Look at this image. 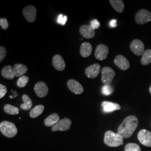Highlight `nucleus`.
Masks as SVG:
<instances>
[{
	"mask_svg": "<svg viewBox=\"0 0 151 151\" xmlns=\"http://www.w3.org/2000/svg\"><path fill=\"white\" fill-rule=\"evenodd\" d=\"M0 131L6 137L13 138L17 133L16 125L9 121H4L0 124Z\"/></svg>",
	"mask_w": 151,
	"mask_h": 151,
	"instance_id": "7ed1b4c3",
	"label": "nucleus"
},
{
	"mask_svg": "<svg viewBox=\"0 0 151 151\" xmlns=\"http://www.w3.org/2000/svg\"><path fill=\"white\" fill-rule=\"evenodd\" d=\"M60 122V116L57 113H53L44 120V124L47 127H53Z\"/></svg>",
	"mask_w": 151,
	"mask_h": 151,
	"instance_id": "6ab92c4d",
	"label": "nucleus"
},
{
	"mask_svg": "<svg viewBox=\"0 0 151 151\" xmlns=\"http://www.w3.org/2000/svg\"><path fill=\"white\" fill-rule=\"evenodd\" d=\"M101 81L105 85H110L115 76V71L109 67H104L101 70Z\"/></svg>",
	"mask_w": 151,
	"mask_h": 151,
	"instance_id": "39448f33",
	"label": "nucleus"
},
{
	"mask_svg": "<svg viewBox=\"0 0 151 151\" xmlns=\"http://www.w3.org/2000/svg\"><path fill=\"white\" fill-rule=\"evenodd\" d=\"M124 151H141V150L138 145L133 143H130L125 146Z\"/></svg>",
	"mask_w": 151,
	"mask_h": 151,
	"instance_id": "cd10ccee",
	"label": "nucleus"
},
{
	"mask_svg": "<svg viewBox=\"0 0 151 151\" xmlns=\"http://www.w3.org/2000/svg\"><path fill=\"white\" fill-rule=\"evenodd\" d=\"M113 8L119 13H122L124 10V2L122 0H110L109 1Z\"/></svg>",
	"mask_w": 151,
	"mask_h": 151,
	"instance_id": "5701e85b",
	"label": "nucleus"
},
{
	"mask_svg": "<svg viewBox=\"0 0 151 151\" xmlns=\"http://www.w3.org/2000/svg\"><path fill=\"white\" fill-rule=\"evenodd\" d=\"M141 64L143 65H147L151 63V50L147 49L142 55L141 59Z\"/></svg>",
	"mask_w": 151,
	"mask_h": 151,
	"instance_id": "393cba45",
	"label": "nucleus"
},
{
	"mask_svg": "<svg viewBox=\"0 0 151 151\" xmlns=\"http://www.w3.org/2000/svg\"><path fill=\"white\" fill-rule=\"evenodd\" d=\"M130 49L134 54L139 56L145 53V44L138 39L133 40L130 44Z\"/></svg>",
	"mask_w": 151,
	"mask_h": 151,
	"instance_id": "423d86ee",
	"label": "nucleus"
},
{
	"mask_svg": "<svg viewBox=\"0 0 151 151\" xmlns=\"http://www.w3.org/2000/svg\"><path fill=\"white\" fill-rule=\"evenodd\" d=\"M6 92H7L6 87L2 84H0V98L2 99L4 97Z\"/></svg>",
	"mask_w": 151,
	"mask_h": 151,
	"instance_id": "473e14b6",
	"label": "nucleus"
},
{
	"mask_svg": "<svg viewBox=\"0 0 151 151\" xmlns=\"http://www.w3.org/2000/svg\"><path fill=\"white\" fill-rule=\"evenodd\" d=\"M92 48L91 44L88 42H85L81 44L80 47V54L82 57L86 58L91 54Z\"/></svg>",
	"mask_w": 151,
	"mask_h": 151,
	"instance_id": "a211bd4d",
	"label": "nucleus"
},
{
	"mask_svg": "<svg viewBox=\"0 0 151 151\" xmlns=\"http://www.w3.org/2000/svg\"><path fill=\"white\" fill-rule=\"evenodd\" d=\"M6 53H7L6 49L4 47H2V46L0 47V62H1L4 60Z\"/></svg>",
	"mask_w": 151,
	"mask_h": 151,
	"instance_id": "2f4dec72",
	"label": "nucleus"
},
{
	"mask_svg": "<svg viewBox=\"0 0 151 151\" xmlns=\"http://www.w3.org/2000/svg\"><path fill=\"white\" fill-rule=\"evenodd\" d=\"M14 72L15 77H22L25 74L27 71V66L22 64H15L14 65Z\"/></svg>",
	"mask_w": 151,
	"mask_h": 151,
	"instance_id": "412c9836",
	"label": "nucleus"
},
{
	"mask_svg": "<svg viewBox=\"0 0 151 151\" xmlns=\"http://www.w3.org/2000/svg\"><path fill=\"white\" fill-rule=\"evenodd\" d=\"M109 48L105 44H100L95 50V56L96 58L100 60H103L107 58L109 54Z\"/></svg>",
	"mask_w": 151,
	"mask_h": 151,
	"instance_id": "9d476101",
	"label": "nucleus"
},
{
	"mask_svg": "<svg viewBox=\"0 0 151 151\" xmlns=\"http://www.w3.org/2000/svg\"><path fill=\"white\" fill-rule=\"evenodd\" d=\"M103 110L105 113H110L115 110H119L121 109L120 105L116 103L105 101L101 103Z\"/></svg>",
	"mask_w": 151,
	"mask_h": 151,
	"instance_id": "dca6fc26",
	"label": "nucleus"
},
{
	"mask_svg": "<svg viewBox=\"0 0 151 151\" xmlns=\"http://www.w3.org/2000/svg\"><path fill=\"white\" fill-rule=\"evenodd\" d=\"M114 63L119 69L122 70H127L130 67L129 60L122 55H118L115 58Z\"/></svg>",
	"mask_w": 151,
	"mask_h": 151,
	"instance_id": "9b49d317",
	"label": "nucleus"
},
{
	"mask_svg": "<svg viewBox=\"0 0 151 151\" xmlns=\"http://www.w3.org/2000/svg\"><path fill=\"white\" fill-rule=\"evenodd\" d=\"M48 87L47 84L43 81L37 83L34 86V91L38 97H44L47 95L48 92Z\"/></svg>",
	"mask_w": 151,
	"mask_h": 151,
	"instance_id": "f8f14e48",
	"label": "nucleus"
},
{
	"mask_svg": "<svg viewBox=\"0 0 151 151\" xmlns=\"http://www.w3.org/2000/svg\"><path fill=\"white\" fill-rule=\"evenodd\" d=\"M80 32L83 37L87 39H91L95 35V31L89 25H84L80 28Z\"/></svg>",
	"mask_w": 151,
	"mask_h": 151,
	"instance_id": "2eb2a0df",
	"label": "nucleus"
},
{
	"mask_svg": "<svg viewBox=\"0 0 151 151\" xmlns=\"http://www.w3.org/2000/svg\"><path fill=\"white\" fill-rule=\"evenodd\" d=\"M150 92L151 93V86H150Z\"/></svg>",
	"mask_w": 151,
	"mask_h": 151,
	"instance_id": "c9c22d12",
	"label": "nucleus"
},
{
	"mask_svg": "<svg viewBox=\"0 0 151 151\" xmlns=\"http://www.w3.org/2000/svg\"><path fill=\"white\" fill-rule=\"evenodd\" d=\"M22 99L24 103L20 105V108L24 110H30L32 106V101L30 97L24 94L22 96Z\"/></svg>",
	"mask_w": 151,
	"mask_h": 151,
	"instance_id": "4be33fe9",
	"label": "nucleus"
},
{
	"mask_svg": "<svg viewBox=\"0 0 151 151\" xmlns=\"http://www.w3.org/2000/svg\"><path fill=\"white\" fill-rule=\"evenodd\" d=\"M123 138L118 133L108 130L104 134V143L111 147H117L123 145Z\"/></svg>",
	"mask_w": 151,
	"mask_h": 151,
	"instance_id": "f03ea898",
	"label": "nucleus"
},
{
	"mask_svg": "<svg viewBox=\"0 0 151 151\" xmlns=\"http://www.w3.org/2000/svg\"><path fill=\"white\" fill-rule=\"evenodd\" d=\"M53 65L55 69L59 71L64 70L65 67V60L63 59L62 57L59 54H57L53 57Z\"/></svg>",
	"mask_w": 151,
	"mask_h": 151,
	"instance_id": "f3484780",
	"label": "nucleus"
},
{
	"mask_svg": "<svg viewBox=\"0 0 151 151\" xmlns=\"http://www.w3.org/2000/svg\"><path fill=\"white\" fill-rule=\"evenodd\" d=\"M138 119L134 115H129L124 119L122 123L119 125L118 133L123 138L130 137L138 125Z\"/></svg>",
	"mask_w": 151,
	"mask_h": 151,
	"instance_id": "f257e3e1",
	"label": "nucleus"
},
{
	"mask_svg": "<svg viewBox=\"0 0 151 151\" xmlns=\"http://www.w3.org/2000/svg\"><path fill=\"white\" fill-rule=\"evenodd\" d=\"M4 111L6 113L10 115H17L19 113L20 110L16 106H14L10 104H7L4 106Z\"/></svg>",
	"mask_w": 151,
	"mask_h": 151,
	"instance_id": "a878e982",
	"label": "nucleus"
},
{
	"mask_svg": "<svg viewBox=\"0 0 151 151\" xmlns=\"http://www.w3.org/2000/svg\"><path fill=\"white\" fill-rule=\"evenodd\" d=\"M100 70V65L98 63H95L88 66L87 68L85 70V74L89 78H95L99 75Z\"/></svg>",
	"mask_w": 151,
	"mask_h": 151,
	"instance_id": "ddd939ff",
	"label": "nucleus"
},
{
	"mask_svg": "<svg viewBox=\"0 0 151 151\" xmlns=\"http://www.w3.org/2000/svg\"><path fill=\"white\" fill-rule=\"evenodd\" d=\"M110 26L111 27H116V26H117L116 20H112L111 22H110Z\"/></svg>",
	"mask_w": 151,
	"mask_h": 151,
	"instance_id": "f704fd0d",
	"label": "nucleus"
},
{
	"mask_svg": "<svg viewBox=\"0 0 151 151\" xmlns=\"http://www.w3.org/2000/svg\"><path fill=\"white\" fill-rule=\"evenodd\" d=\"M138 139L143 146L151 147V132L146 129L140 130L138 134Z\"/></svg>",
	"mask_w": 151,
	"mask_h": 151,
	"instance_id": "0eeeda50",
	"label": "nucleus"
},
{
	"mask_svg": "<svg viewBox=\"0 0 151 151\" xmlns=\"http://www.w3.org/2000/svg\"><path fill=\"white\" fill-rule=\"evenodd\" d=\"M67 20V16L60 14L57 18V22L62 25H65Z\"/></svg>",
	"mask_w": 151,
	"mask_h": 151,
	"instance_id": "c756f323",
	"label": "nucleus"
},
{
	"mask_svg": "<svg viewBox=\"0 0 151 151\" xmlns=\"http://www.w3.org/2000/svg\"><path fill=\"white\" fill-rule=\"evenodd\" d=\"M113 89L110 85H105L101 89V92L104 95L109 96L112 93Z\"/></svg>",
	"mask_w": 151,
	"mask_h": 151,
	"instance_id": "c85d7f7f",
	"label": "nucleus"
},
{
	"mask_svg": "<svg viewBox=\"0 0 151 151\" xmlns=\"http://www.w3.org/2000/svg\"><path fill=\"white\" fill-rule=\"evenodd\" d=\"M0 26L4 30H6L9 27V22L5 18H1L0 19Z\"/></svg>",
	"mask_w": 151,
	"mask_h": 151,
	"instance_id": "7c9ffc66",
	"label": "nucleus"
},
{
	"mask_svg": "<svg viewBox=\"0 0 151 151\" xmlns=\"http://www.w3.org/2000/svg\"><path fill=\"white\" fill-rule=\"evenodd\" d=\"M72 122L70 119L67 118L62 119L60 122L55 124L52 128L53 132L56 131H66L70 129Z\"/></svg>",
	"mask_w": 151,
	"mask_h": 151,
	"instance_id": "1a4fd4ad",
	"label": "nucleus"
},
{
	"mask_svg": "<svg viewBox=\"0 0 151 151\" xmlns=\"http://www.w3.org/2000/svg\"><path fill=\"white\" fill-rule=\"evenodd\" d=\"M44 110V106L42 105H39L31 110L30 112V116L32 118H35L43 113Z\"/></svg>",
	"mask_w": 151,
	"mask_h": 151,
	"instance_id": "b1692460",
	"label": "nucleus"
},
{
	"mask_svg": "<svg viewBox=\"0 0 151 151\" xmlns=\"http://www.w3.org/2000/svg\"><path fill=\"white\" fill-rule=\"evenodd\" d=\"M67 86L71 91L77 95H80L83 93V87L81 84L75 80L71 79L67 82Z\"/></svg>",
	"mask_w": 151,
	"mask_h": 151,
	"instance_id": "4468645a",
	"label": "nucleus"
},
{
	"mask_svg": "<svg viewBox=\"0 0 151 151\" xmlns=\"http://www.w3.org/2000/svg\"><path fill=\"white\" fill-rule=\"evenodd\" d=\"M29 78L27 76H23L20 77L17 81V86L20 88L24 87L27 86L29 82Z\"/></svg>",
	"mask_w": 151,
	"mask_h": 151,
	"instance_id": "bb28decb",
	"label": "nucleus"
},
{
	"mask_svg": "<svg viewBox=\"0 0 151 151\" xmlns=\"http://www.w3.org/2000/svg\"><path fill=\"white\" fill-rule=\"evenodd\" d=\"M1 75L4 78L9 80H12L15 77L14 72V68L11 65L4 67L1 70Z\"/></svg>",
	"mask_w": 151,
	"mask_h": 151,
	"instance_id": "aec40b11",
	"label": "nucleus"
},
{
	"mask_svg": "<svg viewBox=\"0 0 151 151\" xmlns=\"http://www.w3.org/2000/svg\"><path fill=\"white\" fill-rule=\"evenodd\" d=\"M135 22L139 25L145 24L151 22V13L149 11L142 9L138 11L135 15Z\"/></svg>",
	"mask_w": 151,
	"mask_h": 151,
	"instance_id": "20e7f679",
	"label": "nucleus"
},
{
	"mask_svg": "<svg viewBox=\"0 0 151 151\" xmlns=\"http://www.w3.org/2000/svg\"><path fill=\"white\" fill-rule=\"evenodd\" d=\"M90 26L93 29L95 30V29H97L99 27H100V24L97 19H94V20H92L91 22Z\"/></svg>",
	"mask_w": 151,
	"mask_h": 151,
	"instance_id": "72a5a7b5",
	"label": "nucleus"
},
{
	"mask_svg": "<svg viewBox=\"0 0 151 151\" xmlns=\"http://www.w3.org/2000/svg\"><path fill=\"white\" fill-rule=\"evenodd\" d=\"M23 15L27 22H34L37 17V9L34 6H27L23 10Z\"/></svg>",
	"mask_w": 151,
	"mask_h": 151,
	"instance_id": "6e6552de",
	"label": "nucleus"
}]
</instances>
